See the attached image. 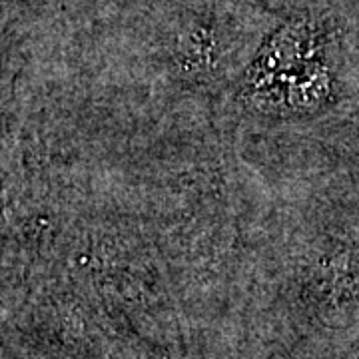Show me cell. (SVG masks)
Returning a JSON list of instances; mask_svg holds the SVG:
<instances>
[]
</instances>
